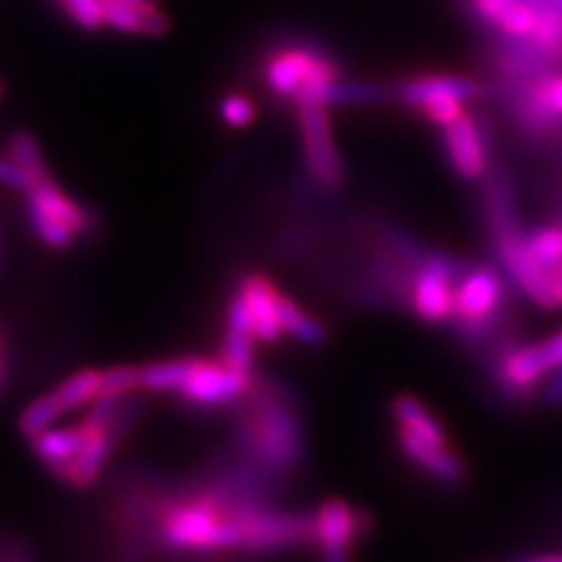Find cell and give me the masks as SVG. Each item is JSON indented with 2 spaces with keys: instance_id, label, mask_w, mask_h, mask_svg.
Wrapping results in <instances>:
<instances>
[{
  "instance_id": "6da1fadb",
  "label": "cell",
  "mask_w": 562,
  "mask_h": 562,
  "mask_svg": "<svg viewBox=\"0 0 562 562\" xmlns=\"http://www.w3.org/2000/svg\"><path fill=\"white\" fill-rule=\"evenodd\" d=\"M244 506L223 492L173 502L160 514V539L179 553L244 551Z\"/></svg>"
},
{
  "instance_id": "7a4b0ae2",
  "label": "cell",
  "mask_w": 562,
  "mask_h": 562,
  "mask_svg": "<svg viewBox=\"0 0 562 562\" xmlns=\"http://www.w3.org/2000/svg\"><path fill=\"white\" fill-rule=\"evenodd\" d=\"M244 438L249 450L270 469H286L301 460V427L284 403H258L246 419Z\"/></svg>"
},
{
  "instance_id": "3957f363",
  "label": "cell",
  "mask_w": 562,
  "mask_h": 562,
  "mask_svg": "<svg viewBox=\"0 0 562 562\" xmlns=\"http://www.w3.org/2000/svg\"><path fill=\"white\" fill-rule=\"evenodd\" d=\"M336 78H340V66L307 45L281 49L266 64V85L277 97L295 103Z\"/></svg>"
},
{
  "instance_id": "277c9868",
  "label": "cell",
  "mask_w": 562,
  "mask_h": 562,
  "mask_svg": "<svg viewBox=\"0 0 562 562\" xmlns=\"http://www.w3.org/2000/svg\"><path fill=\"white\" fill-rule=\"evenodd\" d=\"M297 105V127L303 140V160L314 179L324 188H340L345 181V165L333 136L328 105L301 101Z\"/></svg>"
},
{
  "instance_id": "5b68a950",
  "label": "cell",
  "mask_w": 562,
  "mask_h": 562,
  "mask_svg": "<svg viewBox=\"0 0 562 562\" xmlns=\"http://www.w3.org/2000/svg\"><path fill=\"white\" fill-rule=\"evenodd\" d=\"M464 274V262L431 251L411 281V307L417 319L427 324H443L452 319L454 284Z\"/></svg>"
},
{
  "instance_id": "8992f818",
  "label": "cell",
  "mask_w": 562,
  "mask_h": 562,
  "mask_svg": "<svg viewBox=\"0 0 562 562\" xmlns=\"http://www.w3.org/2000/svg\"><path fill=\"white\" fill-rule=\"evenodd\" d=\"M371 532V514L340 497L322 502L314 514V543L319 547L324 562H351V551Z\"/></svg>"
},
{
  "instance_id": "52a82bcc",
  "label": "cell",
  "mask_w": 562,
  "mask_h": 562,
  "mask_svg": "<svg viewBox=\"0 0 562 562\" xmlns=\"http://www.w3.org/2000/svg\"><path fill=\"white\" fill-rule=\"evenodd\" d=\"M504 293V279L495 268L481 266L467 270L454 286L452 322H457L467 336H483L492 319H497Z\"/></svg>"
},
{
  "instance_id": "ba28073f",
  "label": "cell",
  "mask_w": 562,
  "mask_h": 562,
  "mask_svg": "<svg viewBox=\"0 0 562 562\" xmlns=\"http://www.w3.org/2000/svg\"><path fill=\"white\" fill-rule=\"evenodd\" d=\"M492 237H495L497 256L502 260L504 270L522 289V293H527V297H530V301L537 303L539 307L555 310L558 303L551 289V274L535 256L530 239H527V235H522L520 227L495 233Z\"/></svg>"
},
{
  "instance_id": "9c48e42d",
  "label": "cell",
  "mask_w": 562,
  "mask_h": 562,
  "mask_svg": "<svg viewBox=\"0 0 562 562\" xmlns=\"http://www.w3.org/2000/svg\"><path fill=\"white\" fill-rule=\"evenodd\" d=\"M251 384V373L237 371V368H231L221 359L211 361L195 357L188 380L176 394L188 403H195V406H223V403H231L235 398H241L244 394H249Z\"/></svg>"
},
{
  "instance_id": "30bf717a",
  "label": "cell",
  "mask_w": 562,
  "mask_h": 562,
  "mask_svg": "<svg viewBox=\"0 0 562 562\" xmlns=\"http://www.w3.org/2000/svg\"><path fill=\"white\" fill-rule=\"evenodd\" d=\"M558 368L549 338L532 345L508 347L497 361V380L508 394H532L539 382Z\"/></svg>"
},
{
  "instance_id": "8fae6325",
  "label": "cell",
  "mask_w": 562,
  "mask_h": 562,
  "mask_svg": "<svg viewBox=\"0 0 562 562\" xmlns=\"http://www.w3.org/2000/svg\"><path fill=\"white\" fill-rule=\"evenodd\" d=\"M237 295L244 301L246 310H249L258 342L272 345L284 336V328H281V319H279L281 291L268 274L249 272L246 277H241Z\"/></svg>"
},
{
  "instance_id": "7c38bea8",
  "label": "cell",
  "mask_w": 562,
  "mask_h": 562,
  "mask_svg": "<svg viewBox=\"0 0 562 562\" xmlns=\"http://www.w3.org/2000/svg\"><path fill=\"white\" fill-rule=\"evenodd\" d=\"M443 130L452 169L464 179H481L487 169V132L481 122L462 113Z\"/></svg>"
},
{
  "instance_id": "4fadbf2b",
  "label": "cell",
  "mask_w": 562,
  "mask_h": 562,
  "mask_svg": "<svg viewBox=\"0 0 562 562\" xmlns=\"http://www.w3.org/2000/svg\"><path fill=\"white\" fill-rule=\"evenodd\" d=\"M396 441L401 452L408 457V460L419 467L425 473H429L431 479L441 481L446 485H460L467 479V467L452 452L450 446H434L427 443L425 438H419L415 434H411L408 429L396 431Z\"/></svg>"
},
{
  "instance_id": "5bb4252c",
  "label": "cell",
  "mask_w": 562,
  "mask_h": 562,
  "mask_svg": "<svg viewBox=\"0 0 562 562\" xmlns=\"http://www.w3.org/2000/svg\"><path fill=\"white\" fill-rule=\"evenodd\" d=\"M487 92V87L479 80L462 78V76H419L408 78L398 82L394 94L403 101L413 105V109H422V105L434 101V99H460L471 101L479 99Z\"/></svg>"
},
{
  "instance_id": "9a60e30c",
  "label": "cell",
  "mask_w": 562,
  "mask_h": 562,
  "mask_svg": "<svg viewBox=\"0 0 562 562\" xmlns=\"http://www.w3.org/2000/svg\"><path fill=\"white\" fill-rule=\"evenodd\" d=\"M256 330L251 324L249 310H246L241 297L235 293L233 301L227 303V324L221 347V361L237 371L251 373L256 361Z\"/></svg>"
},
{
  "instance_id": "2e32d148",
  "label": "cell",
  "mask_w": 562,
  "mask_h": 562,
  "mask_svg": "<svg viewBox=\"0 0 562 562\" xmlns=\"http://www.w3.org/2000/svg\"><path fill=\"white\" fill-rule=\"evenodd\" d=\"M90 441V431L82 425L76 427H49L47 431L31 438V450L52 471L68 467L85 450Z\"/></svg>"
},
{
  "instance_id": "e0dca14e",
  "label": "cell",
  "mask_w": 562,
  "mask_h": 562,
  "mask_svg": "<svg viewBox=\"0 0 562 562\" xmlns=\"http://www.w3.org/2000/svg\"><path fill=\"white\" fill-rule=\"evenodd\" d=\"M26 204H33V206L47 211L49 216H55L61 223L74 227L78 235H85V233L92 231L94 221H92L90 209L78 204L76 200H70L66 192L57 186V181L33 186L26 192Z\"/></svg>"
},
{
  "instance_id": "ac0fdd59",
  "label": "cell",
  "mask_w": 562,
  "mask_h": 562,
  "mask_svg": "<svg viewBox=\"0 0 562 562\" xmlns=\"http://www.w3.org/2000/svg\"><path fill=\"white\" fill-rule=\"evenodd\" d=\"M103 5V20L120 33H134L146 35V38H157L169 31V20L160 8H134L127 3H117V0H101Z\"/></svg>"
},
{
  "instance_id": "d6986e66",
  "label": "cell",
  "mask_w": 562,
  "mask_h": 562,
  "mask_svg": "<svg viewBox=\"0 0 562 562\" xmlns=\"http://www.w3.org/2000/svg\"><path fill=\"white\" fill-rule=\"evenodd\" d=\"M392 415L398 422L401 429H408L411 434L425 438L427 443L450 446L448 434L441 427V422H438L427 411L425 403H422L417 396H413V394H398L392 401Z\"/></svg>"
},
{
  "instance_id": "ffe728a7",
  "label": "cell",
  "mask_w": 562,
  "mask_h": 562,
  "mask_svg": "<svg viewBox=\"0 0 562 562\" xmlns=\"http://www.w3.org/2000/svg\"><path fill=\"white\" fill-rule=\"evenodd\" d=\"M394 94V90L378 82H361V80H342L336 78L305 97L303 101H316L324 105H333V103H382ZM301 103V101H297Z\"/></svg>"
},
{
  "instance_id": "44dd1931",
  "label": "cell",
  "mask_w": 562,
  "mask_h": 562,
  "mask_svg": "<svg viewBox=\"0 0 562 562\" xmlns=\"http://www.w3.org/2000/svg\"><path fill=\"white\" fill-rule=\"evenodd\" d=\"M192 363H195V357H176V359H162V361H150L146 366H138L140 392H148V394L179 392L181 384L190 375Z\"/></svg>"
},
{
  "instance_id": "7402d4cb",
  "label": "cell",
  "mask_w": 562,
  "mask_h": 562,
  "mask_svg": "<svg viewBox=\"0 0 562 562\" xmlns=\"http://www.w3.org/2000/svg\"><path fill=\"white\" fill-rule=\"evenodd\" d=\"M279 319L286 336L307 347H319L326 342L328 333L322 322H316L310 312L297 305L291 295L281 291L279 295Z\"/></svg>"
},
{
  "instance_id": "603a6c76",
  "label": "cell",
  "mask_w": 562,
  "mask_h": 562,
  "mask_svg": "<svg viewBox=\"0 0 562 562\" xmlns=\"http://www.w3.org/2000/svg\"><path fill=\"white\" fill-rule=\"evenodd\" d=\"M101 373L99 368H80L74 375H68L64 382L57 384V390L52 392L61 403V408L78 411L87 403H94L101 392Z\"/></svg>"
},
{
  "instance_id": "cb8c5ba5",
  "label": "cell",
  "mask_w": 562,
  "mask_h": 562,
  "mask_svg": "<svg viewBox=\"0 0 562 562\" xmlns=\"http://www.w3.org/2000/svg\"><path fill=\"white\" fill-rule=\"evenodd\" d=\"M8 155L31 176L33 186L55 181V176H52V171H49V167L45 162V155L41 150V144H38V140H35L33 134H29V132L12 134L10 136V144H8Z\"/></svg>"
},
{
  "instance_id": "d4e9b609",
  "label": "cell",
  "mask_w": 562,
  "mask_h": 562,
  "mask_svg": "<svg viewBox=\"0 0 562 562\" xmlns=\"http://www.w3.org/2000/svg\"><path fill=\"white\" fill-rule=\"evenodd\" d=\"M26 218L31 223V231L35 233V237H38L45 246H49V249H57V251L68 249V246L80 237L74 227L61 223L55 216H49L47 211L33 204H26Z\"/></svg>"
},
{
  "instance_id": "484cf974",
  "label": "cell",
  "mask_w": 562,
  "mask_h": 562,
  "mask_svg": "<svg viewBox=\"0 0 562 562\" xmlns=\"http://www.w3.org/2000/svg\"><path fill=\"white\" fill-rule=\"evenodd\" d=\"M66 411L61 408V403L57 401L55 394H45L33 398L29 406L22 411L20 419H16V427H20L22 436H26L29 441L33 436H38L47 431L49 427H55V422L64 415Z\"/></svg>"
},
{
  "instance_id": "4316f807",
  "label": "cell",
  "mask_w": 562,
  "mask_h": 562,
  "mask_svg": "<svg viewBox=\"0 0 562 562\" xmlns=\"http://www.w3.org/2000/svg\"><path fill=\"white\" fill-rule=\"evenodd\" d=\"M527 38H532L543 52H549L555 61H562V10H537L532 33Z\"/></svg>"
},
{
  "instance_id": "83f0119b",
  "label": "cell",
  "mask_w": 562,
  "mask_h": 562,
  "mask_svg": "<svg viewBox=\"0 0 562 562\" xmlns=\"http://www.w3.org/2000/svg\"><path fill=\"white\" fill-rule=\"evenodd\" d=\"M134 392H140V371L138 366H111L101 373V392L99 396L109 398H127Z\"/></svg>"
},
{
  "instance_id": "f1b7e54d",
  "label": "cell",
  "mask_w": 562,
  "mask_h": 562,
  "mask_svg": "<svg viewBox=\"0 0 562 562\" xmlns=\"http://www.w3.org/2000/svg\"><path fill=\"white\" fill-rule=\"evenodd\" d=\"M537 20V10L527 3H520V0H512L508 8L502 12L497 20V29L504 35H514V38H527L532 33Z\"/></svg>"
},
{
  "instance_id": "f546056e",
  "label": "cell",
  "mask_w": 562,
  "mask_h": 562,
  "mask_svg": "<svg viewBox=\"0 0 562 562\" xmlns=\"http://www.w3.org/2000/svg\"><path fill=\"white\" fill-rule=\"evenodd\" d=\"M59 8L87 31H97L105 24L101 0H57Z\"/></svg>"
},
{
  "instance_id": "4dcf8cb0",
  "label": "cell",
  "mask_w": 562,
  "mask_h": 562,
  "mask_svg": "<svg viewBox=\"0 0 562 562\" xmlns=\"http://www.w3.org/2000/svg\"><path fill=\"white\" fill-rule=\"evenodd\" d=\"M218 115L225 125L241 130L254 122L256 105L251 103L249 97H244V94H227L218 105Z\"/></svg>"
},
{
  "instance_id": "1f68e13d",
  "label": "cell",
  "mask_w": 562,
  "mask_h": 562,
  "mask_svg": "<svg viewBox=\"0 0 562 562\" xmlns=\"http://www.w3.org/2000/svg\"><path fill=\"white\" fill-rule=\"evenodd\" d=\"M462 103L460 99H434L429 103L422 105V113H425L434 125H441V127H448L450 122H454L457 117H460L464 111H462Z\"/></svg>"
},
{
  "instance_id": "d6a6232c",
  "label": "cell",
  "mask_w": 562,
  "mask_h": 562,
  "mask_svg": "<svg viewBox=\"0 0 562 562\" xmlns=\"http://www.w3.org/2000/svg\"><path fill=\"white\" fill-rule=\"evenodd\" d=\"M0 183L12 188V190H22L29 192L33 188L31 176L16 165L12 157H0Z\"/></svg>"
},
{
  "instance_id": "836d02e7",
  "label": "cell",
  "mask_w": 562,
  "mask_h": 562,
  "mask_svg": "<svg viewBox=\"0 0 562 562\" xmlns=\"http://www.w3.org/2000/svg\"><path fill=\"white\" fill-rule=\"evenodd\" d=\"M541 401L547 403V408L551 411L562 406V366H558L553 375L547 380V386L541 390Z\"/></svg>"
},
{
  "instance_id": "e575fe53",
  "label": "cell",
  "mask_w": 562,
  "mask_h": 562,
  "mask_svg": "<svg viewBox=\"0 0 562 562\" xmlns=\"http://www.w3.org/2000/svg\"><path fill=\"white\" fill-rule=\"evenodd\" d=\"M549 103L555 113L562 115V76L560 74H549Z\"/></svg>"
},
{
  "instance_id": "d590c367",
  "label": "cell",
  "mask_w": 562,
  "mask_h": 562,
  "mask_svg": "<svg viewBox=\"0 0 562 562\" xmlns=\"http://www.w3.org/2000/svg\"><path fill=\"white\" fill-rule=\"evenodd\" d=\"M549 274H551V289L555 295V303H558V307H562V262L558 268L549 270Z\"/></svg>"
},
{
  "instance_id": "8d00e7d4",
  "label": "cell",
  "mask_w": 562,
  "mask_h": 562,
  "mask_svg": "<svg viewBox=\"0 0 562 562\" xmlns=\"http://www.w3.org/2000/svg\"><path fill=\"white\" fill-rule=\"evenodd\" d=\"M549 342H551V349H553L555 363H558V366H562V330H558L555 336H551V338H549Z\"/></svg>"
},
{
  "instance_id": "74e56055",
  "label": "cell",
  "mask_w": 562,
  "mask_h": 562,
  "mask_svg": "<svg viewBox=\"0 0 562 562\" xmlns=\"http://www.w3.org/2000/svg\"><path fill=\"white\" fill-rule=\"evenodd\" d=\"M117 3H127V5H134V8H144V10L157 8L155 0H117Z\"/></svg>"
},
{
  "instance_id": "f35d334b",
  "label": "cell",
  "mask_w": 562,
  "mask_h": 562,
  "mask_svg": "<svg viewBox=\"0 0 562 562\" xmlns=\"http://www.w3.org/2000/svg\"><path fill=\"white\" fill-rule=\"evenodd\" d=\"M520 562H562L560 553H551V555H535V558H525Z\"/></svg>"
},
{
  "instance_id": "ab89813d",
  "label": "cell",
  "mask_w": 562,
  "mask_h": 562,
  "mask_svg": "<svg viewBox=\"0 0 562 562\" xmlns=\"http://www.w3.org/2000/svg\"><path fill=\"white\" fill-rule=\"evenodd\" d=\"M0 373H3V347H0Z\"/></svg>"
},
{
  "instance_id": "60d3db41",
  "label": "cell",
  "mask_w": 562,
  "mask_h": 562,
  "mask_svg": "<svg viewBox=\"0 0 562 562\" xmlns=\"http://www.w3.org/2000/svg\"><path fill=\"white\" fill-rule=\"evenodd\" d=\"M0 92H3V87H0Z\"/></svg>"
}]
</instances>
